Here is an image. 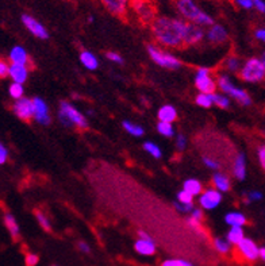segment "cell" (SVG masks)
<instances>
[{
    "label": "cell",
    "mask_w": 265,
    "mask_h": 266,
    "mask_svg": "<svg viewBox=\"0 0 265 266\" xmlns=\"http://www.w3.org/2000/svg\"><path fill=\"white\" fill-rule=\"evenodd\" d=\"M156 41L164 47H181L184 45L187 21L183 18L157 16L150 25Z\"/></svg>",
    "instance_id": "obj_1"
},
{
    "label": "cell",
    "mask_w": 265,
    "mask_h": 266,
    "mask_svg": "<svg viewBox=\"0 0 265 266\" xmlns=\"http://www.w3.org/2000/svg\"><path fill=\"white\" fill-rule=\"evenodd\" d=\"M176 10L187 22H191L201 27H210L214 25L211 15L201 10L195 0H176Z\"/></svg>",
    "instance_id": "obj_2"
},
{
    "label": "cell",
    "mask_w": 265,
    "mask_h": 266,
    "mask_svg": "<svg viewBox=\"0 0 265 266\" xmlns=\"http://www.w3.org/2000/svg\"><path fill=\"white\" fill-rule=\"evenodd\" d=\"M218 88L222 91V94L228 95L229 98H233L237 103L241 105H250L252 104V99L248 95L245 89L239 88L232 81V78L226 76V74H221L217 78Z\"/></svg>",
    "instance_id": "obj_3"
},
{
    "label": "cell",
    "mask_w": 265,
    "mask_h": 266,
    "mask_svg": "<svg viewBox=\"0 0 265 266\" xmlns=\"http://www.w3.org/2000/svg\"><path fill=\"white\" fill-rule=\"evenodd\" d=\"M59 119L66 127H72V126H76V127H80V129H87L88 127V122L85 119L84 115L68 101H61Z\"/></svg>",
    "instance_id": "obj_4"
},
{
    "label": "cell",
    "mask_w": 265,
    "mask_h": 266,
    "mask_svg": "<svg viewBox=\"0 0 265 266\" xmlns=\"http://www.w3.org/2000/svg\"><path fill=\"white\" fill-rule=\"evenodd\" d=\"M239 77L246 83H259L265 78V66L261 58L252 57L242 65Z\"/></svg>",
    "instance_id": "obj_5"
},
{
    "label": "cell",
    "mask_w": 265,
    "mask_h": 266,
    "mask_svg": "<svg viewBox=\"0 0 265 266\" xmlns=\"http://www.w3.org/2000/svg\"><path fill=\"white\" fill-rule=\"evenodd\" d=\"M148 54L154 63L160 66H163V68L179 69L181 66V61L179 58L173 54H170V53L161 50L156 45H148Z\"/></svg>",
    "instance_id": "obj_6"
},
{
    "label": "cell",
    "mask_w": 265,
    "mask_h": 266,
    "mask_svg": "<svg viewBox=\"0 0 265 266\" xmlns=\"http://www.w3.org/2000/svg\"><path fill=\"white\" fill-rule=\"evenodd\" d=\"M130 8L139 21L146 25H152L156 16V8L150 0H130Z\"/></svg>",
    "instance_id": "obj_7"
},
{
    "label": "cell",
    "mask_w": 265,
    "mask_h": 266,
    "mask_svg": "<svg viewBox=\"0 0 265 266\" xmlns=\"http://www.w3.org/2000/svg\"><path fill=\"white\" fill-rule=\"evenodd\" d=\"M195 85L199 92L203 94H215L218 84L210 73V69L199 68L195 74Z\"/></svg>",
    "instance_id": "obj_8"
},
{
    "label": "cell",
    "mask_w": 265,
    "mask_h": 266,
    "mask_svg": "<svg viewBox=\"0 0 265 266\" xmlns=\"http://www.w3.org/2000/svg\"><path fill=\"white\" fill-rule=\"evenodd\" d=\"M221 203H222V192H219L215 188L204 189L199 195V205L203 209L211 211L217 208Z\"/></svg>",
    "instance_id": "obj_9"
},
{
    "label": "cell",
    "mask_w": 265,
    "mask_h": 266,
    "mask_svg": "<svg viewBox=\"0 0 265 266\" xmlns=\"http://www.w3.org/2000/svg\"><path fill=\"white\" fill-rule=\"evenodd\" d=\"M21 21L23 23V26L26 27L34 37L39 38V39H48L49 38V33L46 30V27L43 26L41 22L37 21L34 16L29 15V14H23L21 16Z\"/></svg>",
    "instance_id": "obj_10"
},
{
    "label": "cell",
    "mask_w": 265,
    "mask_h": 266,
    "mask_svg": "<svg viewBox=\"0 0 265 266\" xmlns=\"http://www.w3.org/2000/svg\"><path fill=\"white\" fill-rule=\"evenodd\" d=\"M239 254L242 256L244 260L249 262H255L256 260L260 258V247L256 245V242L250 238H244L237 245Z\"/></svg>",
    "instance_id": "obj_11"
},
{
    "label": "cell",
    "mask_w": 265,
    "mask_h": 266,
    "mask_svg": "<svg viewBox=\"0 0 265 266\" xmlns=\"http://www.w3.org/2000/svg\"><path fill=\"white\" fill-rule=\"evenodd\" d=\"M14 114H15L19 119L26 120V122L34 119L35 110H34L33 99L22 98V99L16 100L15 104H14Z\"/></svg>",
    "instance_id": "obj_12"
},
{
    "label": "cell",
    "mask_w": 265,
    "mask_h": 266,
    "mask_svg": "<svg viewBox=\"0 0 265 266\" xmlns=\"http://www.w3.org/2000/svg\"><path fill=\"white\" fill-rule=\"evenodd\" d=\"M206 37V32L203 30V27L191 22H187L186 33H184V45L194 46Z\"/></svg>",
    "instance_id": "obj_13"
},
{
    "label": "cell",
    "mask_w": 265,
    "mask_h": 266,
    "mask_svg": "<svg viewBox=\"0 0 265 266\" xmlns=\"http://www.w3.org/2000/svg\"><path fill=\"white\" fill-rule=\"evenodd\" d=\"M100 1L110 14L119 18L126 16L130 8V0H100Z\"/></svg>",
    "instance_id": "obj_14"
},
{
    "label": "cell",
    "mask_w": 265,
    "mask_h": 266,
    "mask_svg": "<svg viewBox=\"0 0 265 266\" xmlns=\"http://www.w3.org/2000/svg\"><path fill=\"white\" fill-rule=\"evenodd\" d=\"M229 33L226 30V27L222 25H217L214 23L212 26L208 27V30L206 32V39L208 42H211L214 45H219L223 42L228 41Z\"/></svg>",
    "instance_id": "obj_15"
},
{
    "label": "cell",
    "mask_w": 265,
    "mask_h": 266,
    "mask_svg": "<svg viewBox=\"0 0 265 266\" xmlns=\"http://www.w3.org/2000/svg\"><path fill=\"white\" fill-rule=\"evenodd\" d=\"M33 103H34V110H35L34 119L41 125H49L50 123V115H49V107L46 101L41 98H34Z\"/></svg>",
    "instance_id": "obj_16"
},
{
    "label": "cell",
    "mask_w": 265,
    "mask_h": 266,
    "mask_svg": "<svg viewBox=\"0 0 265 266\" xmlns=\"http://www.w3.org/2000/svg\"><path fill=\"white\" fill-rule=\"evenodd\" d=\"M8 77L12 80V83L25 84L29 78V66L21 65V64H10Z\"/></svg>",
    "instance_id": "obj_17"
},
{
    "label": "cell",
    "mask_w": 265,
    "mask_h": 266,
    "mask_svg": "<svg viewBox=\"0 0 265 266\" xmlns=\"http://www.w3.org/2000/svg\"><path fill=\"white\" fill-rule=\"evenodd\" d=\"M134 250L141 256L150 257L156 253L157 247H156V243L152 238H138L134 243Z\"/></svg>",
    "instance_id": "obj_18"
},
{
    "label": "cell",
    "mask_w": 265,
    "mask_h": 266,
    "mask_svg": "<svg viewBox=\"0 0 265 266\" xmlns=\"http://www.w3.org/2000/svg\"><path fill=\"white\" fill-rule=\"evenodd\" d=\"M8 60L11 61V64H21V65H29L30 63L29 53L26 52L25 47L19 46V45L11 47L10 53H8Z\"/></svg>",
    "instance_id": "obj_19"
},
{
    "label": "cell",
    "mask_w": 265,
    "mask_h": 266,
    "mask_svg": "<svg viewBox=\"0 0 265 266\" xmlns=\"http://www.w3.org/2000/svg\"><path fill=\"white\" fill-rule=\"evenodd\" d=\"M233 174L237 180H245L246 177V158L244 153H238L234 160Z\"/></svg>",
    "instance_id": "obj_20"
},
{
    "label": "cell",
    "mask_w": 265,
    "mask_h": 266,
    "mask_svg": "<svg viewBox=\"0 0 265 266\" xmlns=\"http://www.w3.org/2000/svg\"><path fill=\"white\" fill-rule=\"evenodd\" d=\"M212 185L214 188L218 189L219 192H229L232 188V183H230V178L225 174V173L218 172L212 176Z\"/></svg>",
    "instance_id": "obj_21"
},
{
    "label": "cell",
    "mask_w": 265,
    "mask_h": 266,
    "mask_svg": "<svg viewBox=\"0 0 265 266\" xmlns=\"http://www.w3.org/2000/svg\"><path fill=\"white\" fill-rule=\"evenodd\" d=\"M157 118L160 122H166V123H173L177 119V111L173 105L165 104L157 112Z\"/></svg>",
    "instance_id": "obj_22"
},
{
    "label": "cell",
    "mask_w": 265,
    "mask_h": 266,
    "mask_svg": "<svg viewBox=\"0 0 265 266\" xmlns=\"http://www.w3.org/2000/svg\"><path fill=\"white\" fill-rule=\"evenodd\" d=\"M80 63L84 65L88 70H95L99 66V61L95 54L90 50H83L80 53Z\"/></svg>",
    "instance_id": "obj_23"
},
{
    "label": "cell",
    "mask_w": 265,
    "mask_h": 266,
    "mask_svg": "<svg viewBox=\"0 0 265 266\" xmlns=\"http://www.w3.org/2000/svg\"><path fill=\"white\" fill-rule=\"evenodd\" d=\"M225 223L230 227H244L246 225V216L241 212L233 211L225 215Z\"/></svg>",
    "instance_id": "obj_24"
},
{
    "label": "cell",
    "mask_w": 265,
    "mask_h": 266,
    "mask_svg": "<svg viewBox=\"0 0 265 266\" xmlns=\"http://www.w3.org/2000/svg\"><path fill=\"white\" fill-rule=\"evenodd\" d=\"M4 226L7 231H8L11 236H12V239H18V238H19V234H21V233H19V226H18V222H16L14 215H4Z\"/></svg>",
    "instance_id": "obj_25"
},
{
    "label": "cell",
    "mask_w": 265,
    "mask_h": 266,
    "mask_svg": "<svg viewBox=\"0 0 265 266\" xmlns=\"http://www.w3.org/2000/svg\"><path fill=\"white\" fill-rule=\"evenodd\" d=\"M183 189L187 191L188 193H191L194 196H199L201 192H203V187H201V183L197 178H188L183 184Z\"/></svg>",
    "instance_id": "obj_26"
},
{
    "label": "cell",
    "mask_w": 265,
    "mask_h": 266,
    "mask_svg": "<svg viewBox=\"0 0 265 266\" xmlns=\"http://www.w3.org/2000/svg\"><path fill=\"white\" fill-rule=\"evenodd\" d=\"M245 238L244 229L242 227H230L228 235H226V239L232 243V245H238L241 240Z\"/></svg>",
    "instance_id": "obj_27"
},
{
    "label": "cell",
    "mask_w": 265,
    "mask_h": 266,
    "mask_svg": "<svg viewBox=\"0 0 265 266\" xmlns=\"http://www.w3.org/2000/svg\"><path fill=\"white\" fill-rule=\"evenodd\" d=\"M122 126L123 129L132 136H142L143 134H145V130H143L142 126L137 125V123H132V122L125 120V122H122Z\"/></svg>",
    "instance_id": "obj_28"
},
{
    "label": "cell",
    "mask_w": 265,
    "mask_h": 266,
    "mask_svg": "<svg viewBox=\"0 0 265 266\" xmlns=\"http://www.w3.org/2000/svg\"><path fill=\"white\" fill-rule=\"evenodd\" d=\"M242 65L244 64L237 56H230L225 61V68L228 69L229 72H239L242 69Z\"/></svg>",
    "instance_id": "obj_29"
},
{
    "label": "cell",
    "mask_w": 265,
    "mask_h": 266,
    "mask_svg": "<svg viewBox=\"0 0 265 266\" xmlns=\"http://www.w3.org/2000/svg\"><path fill=\"white\" fill-rule=\"evenodd\" d=\"M232 243L228 239H223V238H215L214 239V247L218 253L221 254H228L232 250Z\"/></svg>",
    "instance_id": "obj_30"
},
{
    "label": "cell",
    "mask_w": 265,
    "mask_h": 266,
    "mask_svg": "<svg viewBox=\"0 0 265 266\" xmlns=\"http://www.w3.org/2000/svg\"><path fill=\"white\" fill-rule=\"evenodd\" d=\"M8 95L14 100H19L23 98L25 95V88H23V84L19 83H11L8 87Z\"/></svg>",
    "instance_id": "obj_31"
},
{
    "label": "cell",
    "mask_w": 265,
    "mask_h": 266,
    "mask_svg": "<svg viewBox=\"0 0 265 266\" xmlns=\"http://www.w3.org/2000/svg\"><path fill=\"white\" fill-rule=\"evenodd\" d=\"M198 105H200L203 108H210L214 105V99H212V94H203L199 92L197 98H195Z\"/></svg>",
    "instance_id": "obj_32"
},
{
    "label": "cell",
    "mask_w": 265,
    "mask_h": 266,
    "mask_svg": "<svg viewBox=\"0 0 265 266\" xmlns=\"http://www.w3.org/2000/svg\"><path fill=\"white\" fill-rule=\"evenodd\" d=\"M212 99H214V105H217L219 108L226 110L230 107V99H229L228 95L225 94H212Z\"/></svg>",
    "instance_id": "obj_33"
},
{
    "label": "cell",
    "mask_w": 265,
    "mask_h": 266,
    "mask_svg": "<svg viewBox=\"0 0 265 266\" xmlns=\"http://www.w3.org/2000/svg\"><path fill=\"white\" fill-rule=\"evenodd\" d=\"M156 129H157V131H159V134H161L163 136H168V138H172V136L175 135V129H173L172 123H166V122H159Z\"/></svg>",
    "instance_id": "obj_34"
},
{
    "label": "cell",
    "mask_w": 265,
    "mask_h": 266,
    "mask_svg": "<svg viewBox=\"0 0 265 266\" xmlns=\"http://www.w3.org/2000/svg\"><path fill=\"white\" fill-rule=\"evenodd\" d=\"M143 150H145L146 153H149V154L153 157V158H157V160L161 158V156H163L161 149H160V147L157 146L154 142H150V141L145 142V143H143Z\"/></svg>",
    "instance_id": "obj_35"
},
{
    "label": "cell",
    "mask_w": 265,
    "mask_h": 266,
    "mask_svg": "<svg viewBox=\"0 0 265 266\" xmlns=\"http://www.w3.org/2000/svg\"><path fill=\"white\" fill-rule=\"evenodd\" d=\"M35 218H37L39 226H41L45 231H50V230H52L50 220L48 219V216L43 214V212H41V211H35Z\"/></svg>",
    "instance_id": "obj_36"
},
{
    "label": "cell",
    "mask_w": 265,
    "mask_h": 266,
    "mask_svg": "<svg viewBox=\"0 0 265 266\" xmlns=\"http://www.w3.org/2000/svg\"><path fill=\"white\" fill-rule=\"evenodd\" d=\"M194 195L191 193H188L184 189H181L180 192L177 193V201H180V203H186V204H194Z\"/></svg>",
    "instance_id": "obj_37"
},
{
    "label": "cell",
    "mask_w": 265,
    "mask_h": 266,
    "mask_svg": "<svg viewBox=\"0 0 265 266\" xmlns=\"http://www.w3.org/2000/svg\"><path fill=\"white\" fill-rule=\"evenodd\" d=\"M161 266H194V264L190 261H186V260H166L161 264Z\"/></svg>",
    "instance_id": "obj_38"
},
{
    "label": "cell",
    "mask_w": 265,
    "mask_h": 266,
    "mask_svg": "<svg viewBox=\"0 0 265 266\" xmlns=\"http://www.w3.org/2000/svg\"><path fill=\"white\" fill-rule=\"evenodd\" d=\"M173 207H175V208L177 209L179 212H184V214H188V212L191 214L192 209L195 208V207H194V204L180 203V201H177V200H176L175 203H173Z\"/></svg>",
    "instance_id": "obj_39"
},
{
    "label": "cell",
    "mask_w": 265,
    "mask_h": 266,
    "mask_svg": "<svg viewBox=\"0 0 265 266\" xmlns=\"http://www.w3.org/2000/svg\"><path fill=\"white\" fill-rule=\"evenodd\" d=\"M201 222H198V220L192 219V218H188L187 220V225L188 227L192 230V231H195L197 234H203V229H201Z\"/></svg>",
    "instance_id": "obj_40"
},
{
    "label": "cell",
    "mask_w": 265,
    "mask_h": 266,
    "mask_svg": "<svg viewBox=\"0 0 265 266\" xmlns=\"http://www.w3.org/2000/svg\"><path fill=\"white\" fill-rule=\"evenodd\" d=\"M201 161H203V164H204V165H206L207 167H210V169H214V170H217V169H219V167H221L219 162L215 161V160H214V158H211V157L204 156L203 158H201Z\"/></svg>",
    "instance_id": "obj_41"
},
{
    "label": "cell",
    "mask_w": 265,
    "mask_h": 266,
    "mask_svg": "<svg viewBox=\"0 0 265 266\" xmlns=\"http://www.w3.org/2000/svg\"><path fill=\"white\" fill-rule=\"evenodd\" d=\"M38 262H39V257L34 253H27L25 256V265L26 266H37Z\"/></svg>",
    "instance_id": "obj_42"
},
{
    "label": "cell",
    "mask_w": 265,
    "mask_h": 266,
    "mask_svg": "<svg viewBox=\"0 0 265 266\" xmlns=\"http://www.w3.org/2000/svg\"><path fill=\"white\" fill-rule=\"evenodd\" d=\"M245 201H246V204L252 203V201H259V200H261L263 199V193L259 192V191H252V192L246 193V196H245Z\"/></svg>",
    "instance_id": "obj_43"
},
{
    "label": "cell",
    "mask_w": 265,
    "mask_h": 266,
    "mask_svg": "<svg viewBox=\"0 0 265 266\" xmlns=\"http://www.w3.org/2000/svg\"><path fill=\"white\" fill-rule=\"evenodd\" d=\"M187 146V136L184 134H177L176 136V149L179 152H183Z\"/></svg>",
    "instance_id": "obj_44"
},
{
    "label": "cell",
    "mask_w": 265,
    "mask_h": 266,
    "mask_svg": "<svg viewBox=\"0 0 265 266\" xmlns=\"http://www.w3.org/2000/svg\"><path fill=\"white\" fill-rule=\"evenodd\" d=\"M234 3L238 5L242 10H252L255 8V1L253 0H234Z\"/></svg>",
    "instance_id": "obj_45"
},
{
    "label": "cell",
    "mask_w": 265,
    "mask_h": 266,
    "mask_svg": "<svg viewBox=\"0 0 265 266\" xmlns=\"http://www.w3.org/2000/svg\"><path fill=\"white\" fill-rule=\"evenodd\" d=\"M106 57L108 61H111V63H114V64H119V65H121V64H123V58L115 52H107Z\"/></svg>",
    "instance_id": "obj_46"
},
{
    "label": "cell",
    "mask_w": 265,
    "mask_h": 266,
    "mask_svg": "<svg viewBox=\"0 0 265 266\" xmlns=\"http://www.w3.org/2000/svg\"><path fill=\"white\" fill-rule=\"evenodd\" d=\"M8 72H10V64L5 63V61H0V77H7Z\"/></svg>",
    "instance_id": "obj_47"
},
{
    "label": "cell",
    "mask_w": 265,
    "mask_h": 266,
    "mask_svg": "<svg viewBox=\"0 0 265 266\" xmlns=\"http://www.w3.org/2000/svg\"><path fill=\"white\" fill-rule=\"evenodd\" d=\"M7 158H8V149L4 146V143L0 145V164L4 165L7 162Z\"/></svg>",
    "instance_id": "obj_48"
},
{
    "label": "cell",
    "mask_w": 265,
    "mask_h": 266,
    "mask_svg": "<svg viewBox=\"0 0 265 266\" xmlns=\"http://www.w3.org/2000/svg\"><path fill=\"white\" fill-rule=\"evenodd\" d=\"M257 157H259V161H260L261 167L265 170V145L259 147V150H257Z\"/></svg>",
    "instance_id": "obj_49"
},
{
    "label": "cell",
    "mask_w": 265,
    "mask_h": 266,
    "mask_svg": "<svg viewBox=\"0 0 265 266\" xmlns=\"http://www.w3.org/2000/svg\"><path fill=\"white\" fill-rule=\"evenodd\" d=\"M190 218L198 220V222H201L203 220V211L199 208H194L190 214Z\"/></svg>",
    "instance_id": "obj_50"
},
{
    "label": "cell",
    "mask_w": 265,
    "mask_h": 266,
    "mask_svg": "<svg viewBox=\"0 0 265 266\" xmlns=\"http://www.w3.org/2000/svg\"><path fill=\"white\" fill-rule=\"evenodd\" d=\"M77 247H79V250L81 253H84V254H90L91 253V246L87 243V242H83V240H80L79 243H77Z\"/></svg>",
    "instance_id": "obj_51"
},
{
    "label": "cell",
    "mask_w": 265,
    "mask_h": 266,
    "mask_svg": "<svg viewBox=\"0 0 265 266\" xmlns=\"http://www.w3.org/2000/svg\"><path fill=\"white\" fill-rule=\"evenodd\" d=\"M255 1V8L260 14H264L265 15V0H253Z\"/></svg>",
    "instance_id": "obj_52"
},
{
    "label": "cell",
    "mask_w": 265,
    "mask_h": 266,
    "mask_svg": "<svg viewBox=\"0 0 265 266\" xmlns=\"http://www.w3.org/2000/svg\"><path fill=\"white\" fill-rule=\"evenodd\" d=\"M256 38L259 39V41L264 42L265 43V27H261V29H257L255 32Z\"/></svg>",
    "instance_id": "obj_53"
},
{
    "label": "cell",
    "mask_w": 265,
    "mask_h": 266,
    "mask_svg": "<svg viewBox=\"0 0 265 266\" xmlns=\"http://www.w3.org/2000/svg\"><path fill=\"white\" fill-rule=\"evenodd\" d=\"M260 258L265 262V247H260Z\"/></svg>",
    "instance_id": "obj_54"
},
{
    "label": "cell",
    "mask_w": 265,
    "mask_h": 266,
    "mask_svg": "<svg viewBox=\"0 0 265 266\" xmlns=\"http://www.w3.org/2000/svg\"><path fill=\"white\" fill-rule=\"evenodd\" d=\"M261 61H263V64H264V66H265V52L261 54Z\"/></svg>",
    "instance_id": "obj_55"
},
{
    "label": "cell",
    "mask_w": 265,
    "mask_h": 266,
    "mask_svg": "<svg viewBox=\"0 0 265 266\" xmlns=\"http://www.w3.org/2000/svg\"><path fill=\"white\" fill-rule=\"evenodd\" d=\"M94 21H95V18H94V16L92 15L88 16V22H94Z\"/></svg>",
    "instance_id": "obj_56"
}]
</instances>
